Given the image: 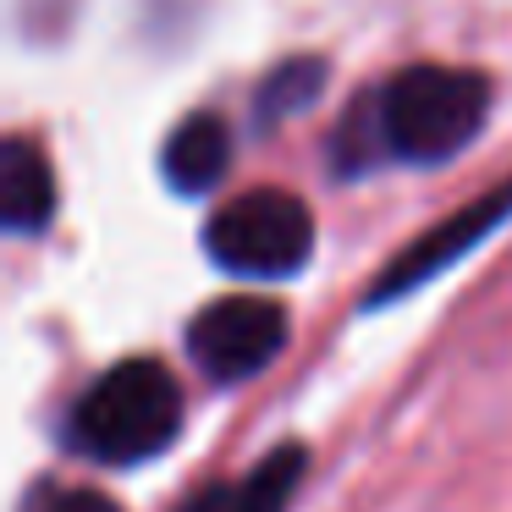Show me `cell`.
Masks as SVG:
<instances>
[{
    "label": "cell",
    "instance_id": "8",
    "mask_svg": "<svg viewBox=\"0 0 512 512\" xmlns=\"http://www.w3.org/2000/svg\"><path fill=\"white\" fill-rule=\"evenodd\" d=\"M303 463H309L303 446L287 441V446H276V452H270L248 479L199 490L182 512H287L292 490H298V479H303Z\"/></svg>",
    "mask_w": 512,
    "mask_h": 512
},
{
    "label": "cell",
    "instance_id": "9",
    "mask_svg": "<svg viewBox=\"0 0 512 512\" xmlns=\"http://www.w3.org/2000/svg\"><path fill=\"white\" fill-rule=\"evenodd\" d=\"M325 83V61H281L265 83H259V122H281V116L303 111Z\"/></svg>",
    "mask_w": 512,
    "mask_h": 512
},
{
    "label": "cell",
    "instance_id": "10",
    "mask_svg": "<svg viewBox=\"0 0 512 512\" xmlns=\"http://www.w3.org/2000/svg\"><path fill=\"white\" fill-rule=\"evenodd\" d=\"M45 512H122V507L111 496H100V490H56L45 501Z\"/></svg>",
    "mask_w": 512,
    "mask_h": 512
},
{
    "label": "cell",
    "instance_id": "4",
    "mask_svg": "<svg viewBox=\"0 0 512 512\" xmlns=\"http://www.w3.org/2000/svg\"><path fill=\"white\" fill-rule=\"evenodd\" d=\"M287 347V309L270 298H215L188 325V358L210 380H254Z\"/></svg>",
    "mask_w": 512,
    "mask_h": 512
},
{
    "label": "cell",
    "instance_id": "2",
    "mask_svg": "<svg viewBox=\"0 0 512 512\" xmlns=\"http://www.w3.org/2000/svg\"><path fill=\"white\" fill-rule=\"evenodd\" d=\"M375 111L386 155L408 166H441L485 127L490 83L468 67H408L375 94Z\"/></svg>",
    "mask_w": 512,
    "mask_h": 512
},
{
    "label": "cell",
    "instance_id": "7",
    "mask_svg": "<svg viewBox=\"0 0 512 512\" xmlns=\"http://www.w3.org/2000/svg\"><path fill=\"white\" fill-rule=\"evenodd\" d=\"M232 166V127L210 111H193L160 149V171L177 193H210Z\"/></svg>",
    "mask_w": 512,
    "mask_h": 512
},
{
    "label": "cell",
    "instance_id": "6",
    "mask_svg": "<svg viewBox=\"0 0 512 512\" xmlns=\"http://www.w3.org/2000/svg\"><path fill=\"white\" fill-rule=\"evenodd\" d=\"M56 215V171L34 138H6L0 149V221L12 232H45Z\"/></svg>",
    "mask_w": 512,
    "mask_h": 512
},
{
    "label": "cell",
    "instance_id": "1",
    "mask_svg": "<svg viewBox=\"0 0 512 512\" xmlns=\"http://www.w3.org/2000/svg\"><path fill=\"white\" fill-rule=\"evenodd\" d=\"M182 430V391L160 358H122L78 397L67 441L100 463H149Z\"/></svg>",
    "mask_w": 512,
    "mask_h": 512
},
{
    "label": "cell",
    "instance_id": "3",
    "mask_svg": "<svg viewBox=\"0 0 512 512\" xmlns=\"http://www.w3.org/2000/svg\"><path fill=\"white\" fill-rule=\"evenodd\" d=\"M204 254L232 276L281 281L309 265L314 254V215L287 188H248L226 199L204 226Z\"/></svg>",
    "mask_w": 512,
    "mask_h": 512
},
{
    "label": "cell",
    "instance_id": "5",
    "mask_svg": "<svg viewBox=\"0 0 512 512\" xmlns=\"http://www.w3.org/2000/svg\"><path fill=\"white\" fill-rule=\"evenodd\" d=\"M512 215V182H501L496 193H485V199H474L468 210H457L452 221H441V226H430V232L419 237V243L408 248V254H397L386 270H380V281L369 287V309L375 303H391V298H402V292H413V287H424L430 276H441L452 259H463L468 248L479 243V237H490V226H501Z\"/></svg>",
    "mask_w": 512,
    "mask_h": 512
}]
</instances>
